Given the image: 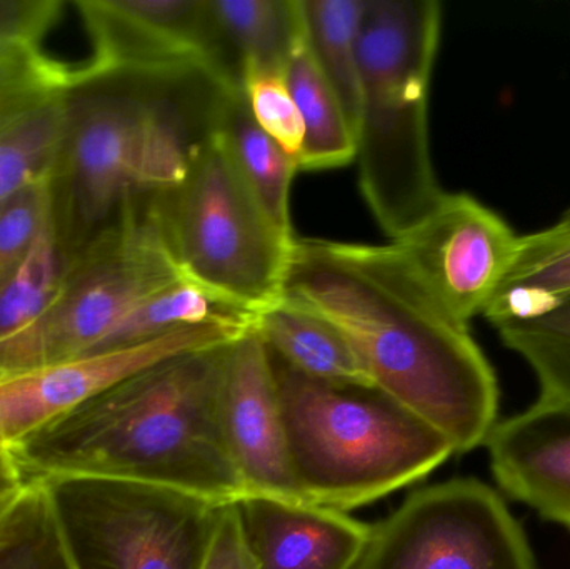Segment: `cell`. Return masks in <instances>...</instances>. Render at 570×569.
<instances>
[{
    "mask_svg": "<svg viewBox=\"0 0 570 569\" xmlns=\"http://www.w3.org/2000/svg\"><path fill=\"white\" fill-rule=\"evenodd\" d=\"M253 331L267 350L307 376L372 383L354 347L337 327L284 297L256 314Z\"/></svg>",
    "mask_w": 570,
    "mask_h": 569,
    "instance_id": "17",
    "label": "cell"
},
{
    "mask_svg": "<svg viewBox=\"0 0 570 569\" xmlns=\"http://www.w3.org/2000/svg\"><path fill=\"white\" fill-rule=\"evenodd\" d=\"M0 569H72L42 480H29L0 528Z\"/></svg>",
    "mask_w": 570,
    "mask_h": 569,
    "instance_id": "25",
    "label": "cell"
},
{
    "mask_svg": "<svg viewBox=\"0 0 570 569\" xmlns=\"http://www.w3.org/2000/svg\"><path fill=\"white\" fill-rule=\"evenodd\" d=\"M236 87L200 66L127 70L73 90L50 174V223L69 257L140 197L170 193Z\"/></svg>",
    "mask_w": 570,
    "mask_h": 569,
    "instance_id": "3",
    "label": "cell"
},
{
    "mask_svg": "<svg viewBox=\"0 0 570 569\" xmlns=\"http://www.w3.org/2000/svg\"><path fill=\"white\" fill-rule=\"evenodd\" d=\"M76 87L73 67L42 49L0 60V200L49 180Z\"/></svg>",
    "mask_w": 570,
    "mask_h": 569,
    "instance_id": "13",
    "label": "cell"
},
{
    "mask_svg": "<svg viewBox=\"0 0 570 569\" xmlns=\"http://www.w3.org/2000/svg\"><path fill=\"white\" fill-rule=\"evenodd\" d=\"M551 229L556 230L558 234H562V236L570 237V209L561 217V219H559V223L556 224V226L551 227Z\"/></svg>",
    "mask_w": 570,
    "mask_h": 569,
    "instance_id": "33",
    "label": "cell"
},
{
    "mask_svg": "<svg viewBox=\"0 0 570 569\" xmlns=\"http://www.w3.org/2000/svg\"><path fill=\"white\" fill-rule=\"evenodd\" d=\"M203 569H256L244 543L234 504H226Z\"/></svg>",
    "mask_w": 570,
    "mask_h": 569,
    "instance_id": "30",
    "label": "cell"
},
{
    "mask_svg": "<svg viewBox=\"0 0 570 569\" xmlns=\"http://www.w3.org/2000/svg\"><path fill=\"white\" fill-rule=\"evenodd\" d=\"M352 569H541L531 541L499 491L452 478L412 491L371 524Z\"/></svg>",
    "mask_w": 570,
    "mask_h": 569,
    "instance_id": "9",
    "label": "cell"
},
{
    "mask_svg": "<svg viewBox=\"0 0 570 569\" xmlns=\"http://www.w3.org/2000/svg\"><path fill=\"white\" fill-rule=\"evenodd\" d=\"M217 130L237 170L271 219L285 234H292L288 199L292 179L298 170L297 159L261 129L240 89L234 90L227 100Z\"/></svg>",
    "mask_w": 570,
    "mask_h": 569,
    "instance_id": "21",
    "label": "cell"
},
{
    "mask_svg": "<svg viewBox=\"0 0 570 569\" xmlns=\"http://www.w3.org/2000/svg\"><path fill=\"white\" fill-rule=\"evenodd\" d=\"M494 327L502 343L534 371L541 396L570 400V301L542 316Z\"/></svg>",
    "mask_w": 570,
    "mask_h": 569,
    "instance_id": "26",
    "label": "cell"
},
{
    "mask_svg": "<svg viewBox=\"0 0 570 569\" xmlns=\"http://www.w3.org/2000/svg\"><path fill=\"white\" fill-rule=\"evenodd\" d=\"M234 508L256 569H352L371 531L344 511L264 494Z\"/></svg>",
    "mask_w": 570,
    "mask_h": 569,
    "instance_id": "16",
    "label": "cell"
},
{
    "mask_svg": "<svg viewBox=\"0 0 570 569\" xmlns=\"http://www.w3.org/2000/svg\"><path fill=\"white\" fill-rule=\"evenodd\" d=\"M159 197L134 200L69 257L50 310L0 343V377L87 356L144 301L187 279L167 243Z\"/></svg>",
    "mask_w": 570,
    "mask_h": 569,
    "instance_id": "6",
    "label": "cell"
},
{
    "mask_svg": "<svg viewBox=\"0 0 570 569\" xmlns=\"http://www.w3.org/2000/svg\"><path fill=\"white\" fill-rule=\"evenodd\" d=\"M26 487V484H23ZM23 487L20 490L13 491V493L6 494L0 498V528L3 527L7 520H9L12 511L16 510L17 503H19L20 493H22Z\"/></svg>",
    "mask_w": 570,
    "mask_h": 569,
    "instance_id": "32",
    "label": "cell"
},
{
    "mask_svg": "<svg viewBox=\"0 0 570 569\" xmlns=\"http://www.w3.org/2000/svg\"><path fill=\"white\" fill-rule=\"evenodd\" d=\"M256 313L189 279H180L144 301L92 353L124 350L186 327L223 326L253 330Z\"/></svg>",
    "mask_w": 570,
    "mask_h": 569,
    "instance_id": "20",
    "label": "cell"
},
{
    "mask_svg": "<svg viewBox=\"0 0 570 569\" xmlns=\"http://www.w3.org/2000/svg\"><path fill=\"white\" fill-rule=\"evenodd\" d=\"M484 447L502 493L570 531V400L539 396L498 421Z\"/></svg>",
    "mask_w": 570,
    "mask_h": 569,
    "instance_id": "15",
    "label": "cell"
},
{
    "mask_svg": "<svg viewBox=\"0 0 570 569\" xmlns=\"http://www.w3.org/2000/svg\"><path fill=\"white\" fill-rule=\"evenodd\" d=\"M49 217L47 180L0 200V287L26 259Z\"/></svg>",
    "mask_w": 570,
    "mask_h": 569,
    "instance_id": "28",
    "label": "cell"
},
{
    "mask_svg": "<svg viewBox=\"0 0 570 569\" xmlns=\"http://www.w3.org/2000/svg\"><path fill=\"white\" fill-rule=\"evenodd\" d=\"M92 52L73 67L77 86L127 70L200 66L243 86V62L224 39L209 0H77Z\"/></svg>",
    "mask_w": 570,
    "mask_h": 569,
    "instance_id": "10",
    "label": "cell"
},
{
    "mask_svg": "<svg viewBox=\"0 0 570 569\" xmlns=\"http://www.w3.org/2000/svg\"><path fill=\"white\" fill-rule=\"evenodd\" d=\"M40 480L72 569H203L226 507L139 481Z\"/></svg>",
    "mask_w": 570,
    "mask_h": 569,
    "instance_id": "8",
    "label": "cell"
},
{
    "mask_svg": "<svg viewBox=\"0 0 570 569\" xmlns=\"http://www.w3.org/2000/svg\"><path fill=\"white\" fill-rule=\"evenodd\" d=\"M62 9L60 0H0V60L40 49Z\"/></svg>",
    "mask_w": 570,
    "mask_h": 569,
    "instance_id": "29",
    "label": "cell"
},
{
    "mask_svg": "<svg viewBox=\"0 0 570 569\" xmlns=\"http://www.w3.org/2000/svg\"><path fill=\"white\" fill-rule=\"evenodd\" d=\"M285 80L304 124L298 170L334 169L354 160L357 156L354 129L318 70L304 33L285 67Z\"/></svg>",
    "mask_w": 570,
    "mask_h": 569,
    "instance_id": "18",
    "label": "cell"
},
{
    "mask_svg": "<svg viewBox=\"0 0 570 569\" xmlns=\"http://www.w3.org/2000/svg\"><path fill=\"white\" fill-rule=\"evenodd\" d=\"M224 39L244 67L284 72L301 42L298 0H209Z\"/></svg>",
    "mask_w": 570,
    "mask_h": 569,
    "instance_id": "23",
    "label": "cell"
},
{
    "mask_svg": "<svg viewBox=\"0 0 570 569\" xmlns=\"http://www.w3.org/2000/svg\"><path fill=\"white\" fill-rule=\"evenodd\" d=\"M27 481L9 451L0 450V498L20 490Z\"/></svg>",
    "mask_w": 570,
    "mask_h": 569,
    "instance_id": "31",
    "label": "cell"
},
{
    "mask_svg": "<svg viewBox=\"0 0 570 569\" xmlns=\"http://www.w3.org/2000/svg\"><path fill=\"white\" fill-rule=\"evenodd\" d=\"M441 26L438 0H365L355 159L362 196L392 241L444 193L429 143V89Z\"/></svg>",
    "mask_w": 570,
    "mask_h": 569,
    "instance_id": "5",
    "label": "cell"
},
{
    "mask_svg": "<svg viewBox=\"0 0 570 569\" xmlns=\"http://www.w3.org/2000/svg\"><path fill=\"white\" fill-rule=\"evenodd\" d=\"M570 301V237L551 227L521 236L518 259L484 316L494 326L531 320Z\"/></svg>",
    "mask_w": 570,
    "mask_h": 569,
    "instance_id": "19",
    "label": "cell"
},
{
    "mask_svg": "<svg viewBox=\"0 0 570 569\" xmlns=\"http://www.w3.org/2000/svg\"><path fill=\"white\" fill-rule=\"evenodd\" d=\"M392 243L438 303L469 326L501 291L518 259L521 236L469 194L442 193L434 207Z\"/></svg>",
    "mask_w": 570,
    "mask_h": 569,
    "instance_id": "11",
    "label": "cell"
},
{
    "mask_svg": "<svg viewBox=\"0 0 570 569\" xmlns=\"http://www.w3.org/2000/svg\"><path fill=\"white\" fill-rule=\"evenodd\" d=\"M159 210L187 279L256 314L283 297L295 236L271 219L219 130L197 153L183 183L159 197Z\"/></svg>",
    "mask_w": 570,
    "mask_h": 569,
    "instance_id": "7",
    "label": "cell"
},
{
    "mask_svg": "<svg viewBox=\"0 0 570 569\" xmlns=\"http://www.w3.org/2000/svg\"><path fill=\"white\" fill-rule=\"evenodd\" d=\"M220 418L230 457L249 493L302 501L288 471L269 354L253 330L230 344Z\"/></svg>",
    "mask_w": 570,
    "mask_h": 569,
    "instance_id": "14",
    "label": "cell"
},
{
    "mask_svg": "<svg viewBox=\"0 0 570 569\" xmlns=\"http://www.w3.org/2000/svg\"><path fill=\"white\" fill-rule=\"evenodd\" d=\"M250 330L209 324L156 340L0 377V450L76 410L126 377L189 351L233 343Z\"/></svg>",
    "mask_w": 570,
    "mask_h": 569,
    "instance_id": "12",
    "label": "cell"
},
{
    "mask_svg": "<svg viewBox=\"0 0 570 569\" xmlns=\"http://www.w3.org/2000/svg\"><path fill=\"white\" fill-rule=\"evenodd\" d=\"M304 39L322 76L357 130L358 36L365 0H298Z\"/></svg>",
    "mask_w": 570,
    "mask_h": 569,
    "instance_id": "22",
    "label": "cell"
},
{
    "mask_svg": "<svg viewBox=\"0 0 570 569\" xmlns=\"http://www.w3.org/2000/svg\"><path fill=\"white\" fill-rule=\"evenodd\" d=\"M67 264L69 254L49 217L26 259L0 287V343L22 333L50 310Z\"/></svg>",
    "mask_w": 570,
    "mask_h": 569,
    "instance_id": "24",
    "label": "cell"
},
{
    "mask_svg": "<svg viewBox=\"0 0 570 569\" xmlns=\"http://www.w3.org/2000/svg\"><path fill=\"white\" fill-rule=\"evenodd\" d=\"M240 90L261 129L298 163L304 144V124L285 73L244 67Z\"/></svg>",
    "mask_w": 570,
    "mask_h": 569,
    "instance_id": "27",
    "label": "cell"
},
{
    "mask_svg": "<svg viewBox=\"0 0 570 569\" xmlns=\"http://www.w3.org/2000/svg\"><path fill=\"white\" fill-rule=\"evenodd\" d=\"M233 343L153 364L7 451L27 480L116 478L217 504L237 503L250 493L230 457L220 418Z\"/></svg>",
    "mask_w": 570,
    "mask_h": 569,
    "instance_id": "2",
    "label": "cell"
},
{
    "mask_svg": "<svg viewBox=\"0 0 570 569\" xmlns=\"http://www.w3.org/2000/svg\"><path fill=\"white\" fill-rule=\"evenodd\" d=\"M267 354L304 503L347 513L419 483L455 454L441 431L375 384L317 380Z\"/></svg>",
    "mask_w": 570,
    "mask_h": 569,
    "instance_id": "4",
    "label": "cell"
},
{
    "mask_svg": "<svg viewBox=\"0 0 570 569\" xmlns=\"http://www.w3.org/2000/svg\"><path fill=\"white\" fill-rule=\"evenodd\" d=\"M283 297L337 327L372 383L441 431L454 453L484 447L499 421L494 367L397 244L295 237Z\"/></svg>",
    "mask_w": 570,
    "mask_h": 569,
    "instance_id": "1",
    "label": "cell"
}]
</instances>
